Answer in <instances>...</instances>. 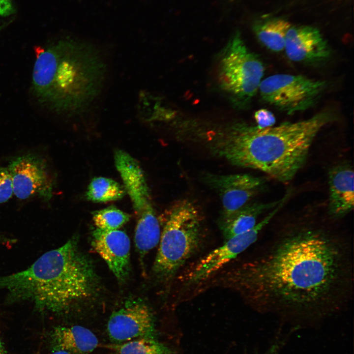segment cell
Returning a JSON list of instances; mask_svg holds the SVG:
<instances>
[{
	"mask_svg": "<svg viewBox=\"0 0 354 354\" xmlns=\"http://www.w3.org/2000/svg\"><path fill=\"white\" fill-rule=\"evenodd\" d=\"M352 240L323 227L300 226L265 241L259 254L219 274L260 313L311 325L342 311L353 295Z\"/></svg>",
	"mask_w": 354,
	"mask_h": 354,
	"instance_id": "cell-1",
	"label": "cell"
},
{
	"mask_svg": "<svg viewBox=\"0 0 354 354\" xmlns=\"http://www.w3.org/2000/svg\"><path fill=\"white\" fill-rule=\"evenodd\" d=\"M335 119L330 110H323L307 119L263 128L237 123L217 135L210 148L233 165L288 182L304 165L319 132Z\"/></svg>",
	"mask_w": 354,
	"mask_h": 354,
	"instance_id": "cell-2",
	"label": "cell"
},
{
	"mask_svg": "<svg viewBox=\"0 0 354 354\" xmlns=\"http://www.w3.org/2000/svg\"><path fill=\"white\" fill-rule=\"evenodd\" d=\"M95 275L75 239L49 251L27 268L0 276V290L11 302L31 303L39 311L62 313L90 297Z\"/></svg>",
	"mask_w": 354,
	"mask_h": 354,
	"instance_id": "cell-3",
	"label": "cell"
},
{
	"mask_svg": "<svg viewBox=\"0 0 354 354\" xmlns=\"http://www.w3.org/2000/svg\"><path fill=\"white\" fill-rule=\"evenodd\" d=\"M32 89L39 102L56 112L78 113L100 93L106 65L91 45L60 40L35 49Z\"/></svg>",
	"mask_w": 354,
	"mask_h": 354,
	"instance_id": "cell-4",
	"label": "cell"
},
{
	"mask_svg": "<svg viewBox=\"0 0 354 354\" xmlns=\"http://www.w3.org/2000/svg\"><path fill=\"white\" fill-rule=\"evenodd\" d=\"M203 217L187 200L177 201L164 214V225L153 270L164 283H170L180 267L201 247L204 239Z\"/></svg>",
	"mask_w": 354,
	"mask_h": 354,
	"instance_id": "cell-5",
	"label": "cell"
},
{
	"mask_svg": "<svg viewBox=\"0 0 354 354\" xmlns=\"http://www.w3.org/2000/svg\"><path fill=\"white\" fill-rule=\"evenodd\" d=\"M265 66L259 56L236 33L220 51L217 77L220 88L239 108L247 107L259 91Z\"/></svg>",
	"mask_w": 354,
	"mask_h": 354,
	"instance_id": "cell-6",
	"label": "cell"
},
{
	"mask_svg": "<svg viewBox=\"0 0 354 354\" xmlns=\"http://www.w3.org/2000/svg\"><path fill=\"white\" fill-rule=\"evenodd\" d=\"M326 88L324 80L283 73L263 79L258 91L265 103L287 114H292L314 106Z\"/></svg>",
	"mask_w": 354,
	"mask_h": 354,
	"instance_id": "cell-7",
	"label": "cell"
},
{
	"mask_svg": "<svg viewBox=\"0 0 354 354\" xmlns=\"http://www.w3.org/2000/svg\"><path fill=\"white\" fill-rule=\"evenodd\" d=\"M285 202V199H281L274 209L262 220L258 222L252 229L225 240L222 245L197 261L186 273L185 285L194 286L204 283L227 263L245 251L257 240L261 232Z\"/></svg>",
	"mask_w": 354,
	"mask_h": 354,
	"instance_id": "cell-8",
	"label": "cell"
},
{
	"mask_svg": "<svg viewBox=\"0 0 354 354\" xmlns=\"http://www.w3.org/2000/svg\"><path fill=\"white\" fill-rule=\"evenodd\" d=\"M13 195L21 200L36 198L48 203L53 196L55 180L47 160L35 153L17 156L7 166Z\"/></svg>",
	"mask_w": 354,
	"mask_h": 354,
	"instance_id": "cell-9",
	"label": "cell"
},
{
	"mask_svg": "<svg viewBox=\"0 0 354 354\" xmlns=\"http://www.w3.org/2000/svg\"><path fill=\"white\" fill-rule=\"evenodd\" d=\"M107 332L115 343L141 337H153L154 324L148 306L140 299H130L109 318Z\"/></svg>",
	"mask_w": 354,
	"mask_h": 354,
	"instance_id": "cell-10",
	"label": "cell"
},
{
	"mask_svg": "<svg viewBox=\"0 0 354 354\" xmlns=\"http://www.w3.org/2000/svg\"><path fill=\"white\" fill-rule=\"evenodd\" d=\"M204 178L218 194L222 204V215L231 213L248 203L265 185L263 178L247 174L208 173Z\"/></svg>",
	"mask_w": 354,
	"mask_h": 354,
	"instance_id": "cell-11",
	"label": "cell"
},
{
	"mask_svg": "<svg viewBox=\"0 0 354 354\" xmlns=\"http://www.w3.org/2000/svg\"><path fill=\"white\" fill-rule=\"evenodd\" d=\"M284 50L291 60L307 64L324 62L331 54L320 31L310 26L291 27L286 34Z\"/></svg>",
	"mask_w": 354,
	"mask_h": 354,
	"instance_id": "cell-12",
	"label": "cell"
},
{
	"mask_svg": "<svg viewBox=\"0 0 354 354\" xmlns=\"http://www.w3.org/2000/svg\"><path fill=\"white\" fill-rule=\"evenodd\" d=\"M92 246L120 281L128 275L130 241L127 235L119 230L96 228L92 232Z\"/></svg>",
	"mask_w": 354,
	"mask_h": 354,
	"instance_id": "cell-13",
	"label": "cell"
},
{
	"mask_svg": "<svg viewBox=\"0 0 354 354\" xmlns=\"http://www.w3.org/2000/svg\"><path fill=\"white\" fill-rule=\"evenodd\" d=\"M354 177L353 169L349 164H340L329 170L328 212L332 218H342L353 209Z\"/></svg>",
	"mask_w": 354,
	"mask_h": 354,
	"instance_id": "cell-14",
	"label": "cell"
},
{
	"mask_svg": "<svg viewBox=\"0 0 354 354\" xmlns=\"http://www.w3.org/2000/svg\"><path fill=\"white\" fill-rule=\"evenodd\" d=\"M51 339L53 349L71 354H91L98 345L96 335L80 325L56 327L51 332Z\"/></svg>",
	"mask_w": 354,
	"mask_h": 354,
	"instance_id": "cell-15",
	"label": "cell"
},
{
	"mask_svg": "<svg viewBox=\"0 0 354 354\" xmlns=\"http://www.w3.org/2000/svg\"><path fill=\"white\" fill-rule=\"evenodd\" d=\"M281 200L273 202L247 203L238 209L228 214L221 215L220 229L225 240L245 233L258 223L259 216L274 208Z\"/></svg>",
	"mask_w": 354,
	"mask_h": 354,
	"instance_id": "cell-16",
	"label": "cell"
},
{
	"mask_svg": "<svg viewBox=\"0 0 354 354\" xmlns=\"http://www.w3.org/2000/svg\"><path fill=\"white\" fill-rule=\"evenodd\" d=\"M291 27L286 20L271 18L256 23L253 30L265 47L271 51L280 52L284 50L286 34Z\"/></svg>",
	"mask_w": 354,
	"mask_h": 354,
	"instance_id": "cell-17",
	"label": "cell"
},
{
	"mask_svg": "<svg viewBox=\"0 0 354 354\" xmlns=\"http://www.w3.org/2000/svg\"><path fill=\"white\" fill-rule=\"evenodd\" d=\"M160 236L159 222L154 210L137 219L134 240L141 258L159 243Z\"/></svg>",
	"mask_w": 354,
	"mask_h": 354,
	"instance_id": "cell-18",
	"label": "cell"
},
{
	"mask_svg": "<svg viewBox=\"0 0 354 354\" xmlns=\"http://www.w3.org/2000/svg\"><path fill=\"white\" fill-rule=\"evenodd\" d=\"M125 193L124 188L115 180L102 177L93 178L86 192L87 199L95 203H104L122 198Z\"/></svg>",
	"mask_w": 354,
	"mask_h": 354,
	"instance_id": "cell-19",
	"label": "cell"
},
{
	"mask_svg": "<svg viewBox=\"0 0 354 354\" xmlns=\"http://www.w3.org/2000/svg\"><path fill=\"white\" fill-rule=\"evenodd\" d=\"M110 347L117 354H174L168 347L153 337H141L122 343H115Z\"/></svg>",
	"mask_w": 354,
	"mask_h": 354,
	"instance_id": "cell-20",
	"label": "cell"
},
{
	"mask_svg": "<svg viewBox=\"0 0 354 354\" xmlns=\"http://www.w3.org/2000/svg\"><path fill=\"white\" fill-rule=\"evenodd\" d=\"M130 215L115 207H108L92 213V219L97 228L105 230H118L126 223Z\"/></svg>",
	"mask_w": 354,
	"mask_h": 354,
	"instance_id": "cell-21",
	"label": "cell"
},
{
	"mask_svg": "<svg viewBox=\"0 0 354 354\" xmlns=\"http://www.w3.org/2000/svg\"><path fill=\"white\" fill-rule=\"evenodd\" d=\"M13 195L11 178L7 167L0 166V205Z\"/></svg>",
	"mask_w": 354,
	"mask_h": 354,
	"instance_id": "cell-22",
	"label": "cell"
},
{
	"mask_svg": "<svg viewBox=\"0 0 354 354\" xmlns=\"http://www.w3.org/2000/svg\"><path fill=\"white\" fill-rule=\"evenodd\" d=\"M254 117L256 122V125L260 128L274 126L276 122L274 114L266 109L258 110L255 113Z\"/></svg>",
	"mask_w": 354,
	"mask_h": 354,
	"instance_id": "cell-23",
	"label": "cell"
},
{
	"mask_svg": "<svg viewBox=\"0 0 354 354\" xmlns=\"http://www.w3.org/2000/svg\"><path fill=\"white\" fill-rule=\"evenodd\" d=\"M14 12L11 0H0V16H8Z\"/></svg>",
	"mask_w": 354,
	"mask_h": 354,
	"instance_id": "cell-24",
	"label": "cell"
},
{
	"mask_svg": "<svg viewBox=\"0 0 354 354\" xmlns=\"http://www.w3.org/2000/svg\"><path fill=\"white\" fill-rule=\"evenodd\" d=\"M285 342L284 339L278 338L271 344L268 350L262 354H279Z\"/></svg>",
	"mask_w": 354,
	"mask_h": 354,
	"instance_id": "cell-25",
	"label": "cell"
},
{
	"mask_svg": "<svg viewBox=\"0 0 354 354\" xmlns=\"http://www.w3.org/2000/svg\"><path fill=\"white\" fill-rule=\"evenodd\" d=\"M50 354H71L68 352L59 349H53Z\"/></svg>",
	"mask_w": 354,
	"mask_h": 354,
	"instance_id": "cell-26",
	"label": "cell"
},
{
	"mask_svg": "<svg viewBox=\"0 0 354 354\" xmlns=\"http://www.w3.org/2000/svg\"><path fill=\"white\" fill-rule=\"evenodd\" d=\"M0 354H7L0 339Z\"/></svg>",
	"mask_w": 354,
	"mask_h": 354,
	"instance_id": "cell-27",
	"label": "cell"
},
{
	"mask_svg": "<svg viewBox=\"0 0 354 354\" xmlns=\"http://www.w3.org/2000/svg\"><path fill=\"white\" fill-rule=\"evenodd\" d=\"M3 26H0V30L3 28Z\"/></svg>",
	"mask_w": 354,
	"mask_h": 354,
	"instance_id": "cell-28",
	"label": "cell"
}]
</instances>
